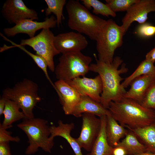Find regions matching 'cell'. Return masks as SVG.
<instances>
[{
  "mask_svg": "<svg viewBox=\"0 0 155 155\" xmlns=\"http://www.w3.org/2000/svg\"><path fill=\"white\" fill-rule=\"evenodd\" d=\"M94 57L96 63L90 64L89 70L98 73L101 78L103 88L100 103L108 109L111 101H119L124 98L126 91L122 86L123 79L120 75L127 72L128 69L119 57L114 58L111 63L97 59L95 55Z\"/></svg>",
  "mask_w": 155,
  "mask_h": 155,
  "instance_id": "1",
  "label": "cell"
},
{
  "mask_svg": "<svg viewBox=\"0 0 155 155\" xmlns=\"http://www.w3.org/2000/svg\"><path fill=\"white\" fill-rule=\"evenodd\" d=\"M108 109L120 125L128 129L145 127L155 120L154 110L129 98L124 97L119 101H111Z\"/></svg>",
  "mask_w": 155,
  "mask_h": 155,
  "instance_id": "2",
  "label": "cell"
},
{
  "mask_svg": "<svg viewBox=\"0 0 155 155\" xmlns=\"http://www.w3.org/2000/svg\"><path fill=\"white\" fill-rule=\"evenodd\" d=\"M66 4L69 28L96 41L107 21L92 14L78 0H69Z\"/></svg>",
  "mask_w": 155,
  "mask_h": 155,
  "instance_id": "3",
  "label": "cell"
},
{
  "mask_svg": "<svg viewBox=\"0 0 155 155\" xmlns=\"http://www.w3.org/2000/svg\"><path fill=\"white\" fill-rule=\"evenodd\" d=\"M48 121L39 118L23 119L17 127L27 135L29 144L25 151L27 155L34 154L41 148L44 151L51 153L54 144V139L50 137L51 133Z\"/></svg>",
  "mask_w": 155,
  "mask_h": 155,
  "instance_id": "4",
  "label": "cell"
},
{
  "mask_svg": "<svg viewBox=\"0 0 155 155\" xmlns=\"http://www.w3.org/2000/svg\"><path fill=\"white\" fill-rule=\"evenodd\" d=\"M38 86L31 80L25 79L12 88L3 90L2 96L14 102L27 118H34L33 111L37 103L41 100L38 94Z\"/></svg>",
  "mask_w": 155,
  "mask_h": 155,
  "instance_id": "5",
  "label": "cell"
},
{
  "mask_svg": "<svg viewBox=\"0 0 155 155\" xmlns=\"http://www.w3.org/2000/svg\"><path fill=\"white\" fill-rule=\"evenodd\" d=\"M92 58L81 52L62 54L54 72L58 80L68 82L81 76L84 77L89 71Z\"/></svg>",
  "mask_w": 155,
  "mask_h": 155,
  "instance_id": "6",
  "label": "cell"
},
{
  "mask_svg": "<svg viewBox=\"0 0 155 155\" xmlns=\"http://www.w3.org/2000/svg\"><path fill=\"white\" fill-rule=\"evenodd\" d=\"M125 33L121 27L111 19L107 21L96 41L98 60L111 63L115 50L121 47Z\"/></svg>",
  "mask_w": 155,
  "mask_h": 155,
  "instance_id": "7",
  "label": "cell"
},
{
  "mask_svg": "<svg viewBox=\"0 0 155 155\" xmlns=\"http://www.w3.org/2000/svg\"><path fill=\"white\" fill-rule=\"evenodd\" d=\"M55 36L49 28H44L32 38L22 39L20 44L22 46L28 45L32 48L36 52V54L46 61L48 68L52 72H54L55 68L54 57L60 54L54 45Z\"/></svg>",
  "mask_w": 155,
  "mask_h": 155,
  "instance_id": "8",
  "label": "cell"
},
{
  "mask_svg": "<svg viewBox=\"0 0 155 155\" xmlns=\"http://www.w3.org/2000/svg\"><path fill=\"white\" fill-rule=\"evenodd\" d=\"M82 117L80 133L76 139L81 148L90 152L99 133L101 120L95 115L89 113H83Z\"/></svg>",
  "mask_w": 155,
  "mask_h": 155,
  "instance_id": "9",
  "label": "cell"
},
{
  "mask_svg": "<svg viewBox=\"0 0 155 155\" xmlns=\"http://www.w3.org/2000/svg\"><path fill=\"white\" fill-rule=\"evenodd\" d=\"M4 18L10 24H17L25 19L38 20L35 10L29 8L22 0H7L1 11Z\"/></svg>",
  "mask_w": 155,
  "mask_h": 155,
  "instance_id": "10",
  "label": "cell"
},
{
  "mask_svg": "<svg viewBox=\"0 0 155 155\" xmlns=\"http://www.w3.org/2000/svg\"><path fill=\"white\" fill-rule=\"evenodd\" d=\"M57 25L56 18L53 16L46 18L44 21L38 22L30 19L22 20L12 27L3 29L4 34L8 37H12L18 34H25L32 38L34 36L38 30L55 27Z\"/></svg>",
  "mask_w": 155,
  "mask_h": 155,
  "instance_id": "11",
  "label": "cell"
},
{
  "mask_svg": "<svg viewBox=\"0 0 155 155\" xmlns=\"http://www.w3.org/2000/svg\"><path fill=\"white\" fill-rule=\"evenodd\" d=\"M152 11H155V0H139L126 11L121 26L125 33L134 22L140 24L145 23L148 19V13Z\"/></svg>",
  "mask_w": 155,
  "mask_h": 155,
  "instance_id": "12",
  "label": "cell"
},
{
  "mask_svg": "<svg viewBox=\"0 0 155 155\" xmlns=\"http://www.w3.org/2000/svg\"><path fill=\"white\" fill-rule=\"evenodd\" d=\"M54 43L57 51L62 54L72 52H81L87 46L85 37L79 32H70L55 36Z\"/></svg>",
  "mask_w": 155,
  "mask_h": 155,
  "instance_id": "13",
  "label": "cell"
},
{
  "mask_svg": "<svg viewBox=\"0 0 155 155\" xmlns=\"http://www.w3.org/2000/svg\"><path fill=\"white\" fill-rule=\"evenodd\" d=\"M67 83L75 88L82 96H88L100 102L103 87L99 75L93 78L84 76L78 77Z\"/></svg>",
  "mask_w": 155,
  "mask_h": 155,
  "instance_id": "14",
  "label": "cell"
},
{
  "mask_svg": "<svg viewBox=\"0 0 155 155\" xmlns=\"http://www.w3.org/2000/svg\"><path fill=\"white\" fill-rule=\"evenodd\" d=\"M54 85L58 92L60 101L65 114L72 115L82 95L75 88L63 81L58 80Z\"/></svg>",
  "mask_w": 155,
  "mask_h": 155,
  "instance_id": "15",
  "label": "cell"
},
{
  "mask_svg": "<svg viewBox=\"0 0 155 155\" xmlns=\"http://www.w3.org/2000/svg\"><path fill=\"white\" fill-rule=\"evenodd\" d=\"M155 84V74H146L134 79L131 83L130 88L124 97L133 100L141 104L148 90Z\"/></svg>",
  "mask_w": 155,
  "mask_h": 155,
  "instance_id": "16",
  "label": "cell"
},
{
  "mask_svg": "<svg viewBox=\"0 0 155 155\" xmlns=\"http://www.w3.org/2000/svg\"><path fill=\"white\" fill-rule=\"evenodd\" d=\"M85 113L92 114L99 117L111 114L108 109L105 108L100 102L88 96H82L72 115L76 117H82V114Z\"/></svg>",
  "mask_w": 155,
  "mask_h": 155,
  "instance_id": "17",
  "label": "cell"
},
{
  "mask_svg": "<svg viewBox=\"0 0 155 155\" xmlns=\"http://www.w3.org/2000/svg\"><path fill=\"white\" fill-rule=\"evenodd\" d=\"M58 124L57 126L52 125L49 127L50 138L54 139L55 137L58 136L63 138L69 144L75 155H83L81 148L76 138H73L70 134L71 131L74 128V123H65L61 120H59Z\"/></svg>",
  "mask_w": 155,
  "mask_h": 155,
  "instance_id": "18",
  "label": "cell"
},
{
  "mask_svg": "<svg viewBox=\"0 0 155 155\" xmlns=\"http://www.w3.org/2000/svg\"><path fill=\"white\" fill-rule=\"evenodd\" d=\"M99 117L101 122L99 133L90 152L87 155H112L113 147L108 144L106 134V116Z\"/></svg>",
  "mask_w": 155,
  "mask_h": 155,
  "instance_id": "19",
  "label": "cell"
},
{
  "mask_svg": "<svg viewBox=\"0 0 155 155\" xmlns=\"http://www.w3.org/2000/svg\"><path fill=\"white\" fill-rule=\"evenodd\" d=\"M106 134L108 142L113 147H115L125 137L128 131L120 125L111 114L106 116Z\"/></svg>",
  "mask_w": 155,
  "mask_h": 155,
  "instance_id": "20",
  "label": "cell"
},
{
  "mask_svg": "<svg viewBox=\"0 0 155 155\" xmlns=\"http://www.w3.org/2000/svg\"><path fill=\"white\" fill-rule=\"evenodd\" d=\"M128 129L135 134L148 152L155 153V120L145 127Z\"/></svg>",
  "mask_w": 155,
  "mask_h": 155,
  "instance_id": "21",
  "label": "cell"
},
{
  "mask_svg": "<svg viewBox=\"0 0 155 155\" xmlns=\"http://www.w3.org/2000/svg\"><path fill=\"white\" fill-rule=\"evenodd\" d=\"M129 130L124 139L115 147L123 148L126 151L127 155H135L148 152L145 146L135 134Z\"/></svg>",
  "mask_w": 155,
  "mask_h": 155,
  "instance_id": "22",
  "label": "cell"
},
{
  "mask_svg": "<svg viewBox=\"0 0 155 155\" xmlns=\"http://www.w3.org/2000/svg\"><path fill=\"white\" fill-rule=\"evenodd\" d=\"M20 109L14 102L6 99L3 113L4 120L1 124L3 127L7 129L10 128L13 123L25 118L23 113L20 111Z\"/></svg>",
  "mask_w": 155,
  "mask_h": 155,
  "instance_id": "23",
  "label": "cell"
},
{
  "mask_svg": "<svg viewBox=\"0 0 155 155\" xmlns=\"http://www.w3.org/2000/svg\"><path fill=\"white\" fill-rule=\"evenodd\" d=\"M154 63L146 59L142 61L135 70L121 83L122 87L124 88H127L134 79L142 75L155 74V66Z\"/></svg>",
  "mask_w": 155,
  "mask_h": 155,
  "instance_id": "24",
  "label": "cell"
},
{
  "mask_svg": "<svg viewBox=\"0 0 155 155\" xmlns=\"http://www.w3.org/2000/svg\"><path fill=\"white\" fill-rule=\"evenodd\" d=\"M47 7L45 9L46 16L53 13L56 16L57 26L59 27L62 24V20L64 19L63 11L64 6L66 4L65 0H45Z\"/></svg>",
  "mask_w": 155,
  "mask_h": 155,
  "instance_id": "25",
  "label": "cell"
},
{
  "mask_svg": "<svg viewBox=\"0 0 155 155\" xmlns=\"http://www.w3.org/2000/svg\"><path fill=\"white\" fill-rule=\"evenodd\" d=\"M84 6L88 9L92 8V12L94 14H101L108 17L111 16L115 17V13L112 11L108 6L98 0H82Z\"/></svg>",
  "mask_w": 155,
  "mask_h": 155,
  "instance_id": "26",
  "label": "cell"
},
{
  "mask_svg": "<svg viewBox=\"0 0 155 155\" xmlns=\"http://www.w3.org/2000/svg\"><path fill=\"white\" fill-rule=\"evenodd\" d=\"M3 38L5 40L11 42L13 45V46H8L5 45V50L8 49L12 47H17L24 51L31 57L38 66L42 70L45 74L46 78L52 86L54 85V84L51 81L48 73L47 69V67H48V66L47 63L46 61L43 58L39 55L31 53L26 50L24 47V46L16 44L8 39L5 36Z\"/></svg>",
  "mask_w": 155,
  "mask_h": 155,
  "instance_id": "27",
  "label": "cell"
},
{
  "mask_svg": "<svg viewBox=\"0 0 155 155\" xmlns=\"http://www.w3.org/2000/svg\"><path fill=\"white\" fill-rule=\"evenodd\" d=\"M139 0H106V4L114 12L127 11Z\"/></svg>",
  "mask_w": 155,
  "mask_h": 155,
  "instance_id": "28",
  "label": "cell"
},
{
  "mask_svg": "<svg viewBox=\"0 0 155 155\" xmlns=\"http://www.w3.org/2000/svg\"><path fill=\"white\" fill-rule=\"evenodd\" d=\"M141 104L145 108L155 111V84L148 90Z\"/></svg>",
  "mask_w": 155,
  "mask_h": 155,
  "instance_id": "29",
  "label": "cell"
},
{
  "mask_svg": "<svg viewBox=\"0 0 155 155\" xmlns=\"http://www.w3.org/2000/svg\"><path fill=\"white\" fill-rule=\"evenodd\" d=\"M135 33L143 38L152 36L155 34V26L145 23L140 24L137 27Z\"/></svg>",
  "mask_w": 155,
  "mask_h": 155,
  "instance_id": "30",
  "label": "cell"
},
{
  "mask_svg": "<svg viewBox=\"0 0 155 155\" xmlns=\"http://www.w3.org/2000/svg\"><path fill=\"white\" fill-rule=\"evenodd\" d=\"M7 128L2 126L0 124V143L8 142L10 141L16 142H19L20 139L18 136L13 137L11 136V133L7 130Z\"/></svg>",
  "mask_w": 155,
  "mask_h": 155,
  "instance_id": "31",
  "label": "cell"
},
{
  "mask_svg": "<svg viewBox=\"0 0 155 155\" xmlns=\"http://www.w3.org/2000/svg\"><path fill=\"white\" fill-rule=\"evenodd\" d=\"M9 143H0V155H11Z\"/></svg>",
  "mask_w": 155,
  "mask_h": 155,
  "instance_id": "32",
  "label": "cell"
},
{
  "mask_svg": "<svg viewBox=\"0 0 155 155\" xmlns=\"http://www.w3.org/2000/svg\"><path fill=\"white\" fill-rule=\"evenodd\" d=\"M112 155H127V153L123 148L115 146L113 147Z\"/></svg>",
  "mask_w": 155,
  "mask_h": 155,
  "instance_id": "33",
  "label": "cell"
},
{
  "mask_svg": "<svg viewBox=\"0 0 155 155\" xmlns=\"http://www.w3.org/2000/svg\"><path fill=\"white\" fill-rule=\"evenodd\" d=\"M146 59L154 63L155 61V46L146 54Z\"/></svg>",
  "mask_w": 155,
  "mask_h": 155,
  "instance_id": "34",
  "label": "cell"
},
{
  "mask_svg": "<svg viewBox=\"0 0 155 155\" xmlns=\"http://www.w3.org/2000/svg\"><path fill=\"white\" fill-rule=\"evenodd\" d=\"M6 99L2 96L0 99V115L3 114Z\"/></svg>",
  "mask_w": 155,
  "mask_h": 155,
  "instance_id": "35",
  "label": "cell"
},
{
  "mask_svg": "<svg viewBox=\"0 0 155 155\" xmlns=\"http://www.w3.org/2000/svg\"><path fill=\"white\" fill-rule=\"evenodd\" d=\"M135 155H155V153H154L149 152H147Z\"/></svg>",
  "mask_w": 155,
  "mask_h": 155,
  "instance_id": "36",
  "label": "cell"
},
{
  "mask_svg": "<svg viewBox=\"0 0 155 155\" xmlns=\"http://www.w3.org/2000/svg\"><path fill=\"white\" fill-rule=\"evenodd\" d=\"M154 111V112H155V111Z\"/></svg>",
  "mask_w": 155,
  "mask_h": 155,
  "instance_id": "37",
  "label": "cell"
}]
</instances>
